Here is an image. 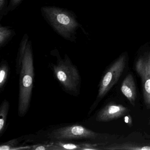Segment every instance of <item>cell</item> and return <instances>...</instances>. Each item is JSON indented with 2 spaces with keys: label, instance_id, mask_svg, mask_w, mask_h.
<instances>
[{
  "label": "cell",
  "instance_id": "6da1fadb",
  "mask_svg": "<svg viewBox=\"0 0 150 150\" xmlns=\"http://www.w3.org/2000/svg\"><path fill=\"white\" fill-rule=\"evenodd\" d=\"M40 11L50 27L65 40L72 42H76L79 30L86 35L73 11L56 6H44L41 8Z\"/></svg>",
  "mask_w": 150,
  "mask_h": 150
},
{
  "label": "cell",
  "instance_id": "7a4b0ae2",
  "mask_svg": "<svg viewBox=\"0 0 150 150\" xmlns=\"http://www.w3.org/2000/svg\"><path fill=\"white\" fill-rule=\"evenodd\" d=\"M19 80L18 115L21 117L26 115L30 106L34 85V56L31 40L27 42L22 63Z\"/></svg>",
  "mask_w": 150,
  "mask_h": 150
},
{
  "label": "cell",
  "instance_id": "3957f363",
  "mask_svg": "<svg viewBox=\"0 0 150 150\" xmlns=\"http://www.w3.org/2000/svg\"><path fill=\"white\" fill-rule=\"evenodd\" d=\"M57 57L56 64H51L53 75L63 90L69 94L77 96L80 93L81 79L77 67L74 65L68 55L64 58L59 56L56 50Z\"/></svg>",
  "mask_w": 150,
  "mask_h": 150
},
{
  "label": "cell",
  "instance_id": "277c9868",
  "mask_svg": "<svg viewBox=\"0 0 150 150\" xmlns=\"http://www.w3.org/2000/svg\"><path fill=\"white\" fill-rule=\"evenodd\" d=\"M105 134L93 131L84 126L79 125H73L57 128L48 133L47 137L53 141L86 139L96 144L103 141L107 137Z\"/></svg>",
  "mask_w": 150,
  "mask_h": 150
},
{
  "label": "cell",
  "instance_id": "5b68a950",
  "mask_svg": "<svg viewBox=\"0 0 150 150\" xmlns=\"http://www.w3.org/2000/svg\"><path fill=\"white\" fill-rule=\"evenodd\" d=\"M128 59L127 52H123L106 70L99 84L97 98L91 107L89 113L119 80L126 67Z\"/></svg>",
  "mask_w": 150,
  "mask_h": 150
},
{
  "label": "cell",
  "instance_id": "8992f818",
  "mask_svg": "<svg viewBox=\"0 0 150 150\" xmlns=\"http://www.w3.org/2000/svg\"><path fill=\"white\" fill-rule=\"evenodd\" d=\"M134 69L141 79L144 103L150 110V46L140 48L134 61Z\"/></svg>",
  "mask_w": 150,
  "mask_h": 150
},
{
  "label": "cell",
  "instance_id": "52a82bcc",
  "mask_svg": "<svg viewBox=\"0 0 150 150\" xmlns=\"http://www.w3.org/2000/svg\"><path fill=\"white\" fill-rule=\"evenodd\" d=\"M129 111L128 108L122 104L110 102L99 110L96 119L99 122H109L125 116Z\"/></svg>",
  "mask_w": 150,
  "mask_h": 150
},
{
  "label": "cell",
  "instance_id": "ba28073f",
  "mask_svg": "<svg viewBox=\"0 0 150 150\" xmlns=\"http://www.w3.org/2000/svg\"><path fill=\"white\" fill-rule=\"evenodd\" d=\"M121 90L132 105L135 106L137 97V87L133 74L129 73L121 85Z\"/></svg>",
  "mask_w": 150,
  "mask_h": 150
},
{
  "label": "cell",
  "instance_id": "9c48e42d",
  "mask_svg": "<svg viewBox=\"0 0 150 150\" xmlns=\"http://www.w3.org/2000/svg\"><path fill=\"white\" fill-rule=\"evenodd\" d=\"M102 149L109 150H150V142L112 143L103 146Z\"/></svg>",
  "mask_w": 150,
  "mask_h": 150
},
{
  "label": "cell",
  "instance_id": "30bf717a",
  "mask_svg": "<svg viewBox=\"0 0 150 150\" xmlns=\"http://www.w3.org/2000/svg\"><path fill=\"white\" fill-rule=\"evenodd\" d=\"M16 35L13 27L2 26L0 24V48L5 47Z\"/></svg>",
  "mask_w": 150,
  "mask_h": 150
},
{
  "label": "cell",
  "instance_id": "8fae6325",
  "mask_svg": "<svg viewBox=\"0 0 150 150\" xmlns=\"http://www.w3.org/2000/svg\"><path fill=\"white\" fill-rule=\"evenodd\" d=\"M10 104L5 100L0 106V137H1L6 129L7 121Z\"/></svg>",
  "mask_w": 150,
  "mask_h": 150
},
{
  "label": "cell",
  "instance_id": "7c38bea8",
  "mask_svg": "<svg viewBox=\"0 0 150 150\" xmlns=\"http://www.w3.org/2000/svg\"><path fill=\"white\" fill-rule=\"evenodd\" d=\"M29 40V37L27 34L23 35L21 41L20 43V46L18 49V53L16 59V71L17 74H19L21 67L22 63L23 56L25 53V49L27 42Z\"/></svg>",
  "mask_w": 150,
  "mask_h": 150
},
{
  "label": "cell",
  "instance_id": "4fadbf2b",
  "mask_svg": "<svg viewBox=\"0 0 150 150\" xmlns=\"http://www.w3.org/2000/svg\"><path fill=\"white\" fill-rule=\"evenodd\" d=\"M9 65L6 60L1 61L0 66V91L4 90L9 75Z\"/></svg>",
  "mask_w": 150,
  "mask_h": 150
},
{
  "label": "cell",
  "instance_id": "5bb4252c",
  "mask_svg": "<svg viewBox=\"0 0 150 150\" xmlns=\"http://www.w3.org/2000/svg\"><path fill=\"white\" fill-rule=\"evenodd\" d=\"M56 150H81L82 144H75L66 143L64 141H55L52 142Z\"/></svg>",
  "mask_w": 150,
  "mask_h": 150
},
{
  "label": "cell",
  "instance_id": "9a60e30c",
  "mask_svg": "<svg viewBox=\"0 0 150 150\" xmlns=\"http://www.w3.org/2000/svg\"><path fill=\"white\" fill-rule=\"evenodd\" d=\"M19 142L18 139H15L1 144L0 145V150H15L20 149H30L31 146H19Z\"/></svg>",
  "mask_w": 150,
  "mask_h": 150
},
{
  "label": "cell",
  "instance_id": "2e32d148",
  "mask_svg": "<svg viewBox=\"0 0 150 150\" xmlns=\"http://www.w3.org/2000/svg\"><path fill=\"white\" fill-rule=\"evenodd\" d=\"M8 0H0V21L8 14L7 12Z\"/></svg>",
  "mask_w": 150,
  "mask_h": 150
},
{
  "label": "cell",
  "instance_id": "e0dca14e",
  "mask_svg": "<svg viewBox=\"0 0 150 150\" xmlns=\"http://www.w3.org/2000/svg\"><path fill=\"white\" fill-rule=\"evenodd\" d=\"M30 150H56L53 143L47 144H38L31 146Z\"/></svg>",
  "mask_w": 150,
  "mask_h": 150
},
{
  "label": "cell",
  "instance_id": "ac0fdd59",
  "mask_svg": "<svg viewBox=\"0 0 150 150\" xmlns=\"http://www.w3.org/2000/svg\"><path fill=\"white\" fill-rule=\"evenodd\" d=\"M23 0H9L8 6V13L13 12L22 4Z\"/></svg>",
  "mask_w": 150,
  "mask_h": 150
},
{
  "label": "cell",
  "instance_id": "d6986e66",
  "mask_svg": "<svg viewBox=\"0 0 150 150\" xmlns=\"http://www.w3.org/2000/svg\"><path fill=\"white\" fill-rule=\"evenodd\" d=\"M125 122L129 125V127H132V120L131 116L129 115H127L124 116Z\"/></svg>",
  "mask_w": 150,
  "mask_h": 150
},
{
  "label": "cell",
  "instance_id": "ffe728a7",
  "mask_svg": "<svg viewBox=\"0 0 150 150\" xmlns=\"http://www.w3.org/2000/svg\"><path fill=\"white\" fill-rule=\"evenodd\" d=\"M148 124L149 125H150V117H149V120H148Z\"/></svg>",
  "mask_w": 150,
  "mask_h": 150
}]
</instances>
